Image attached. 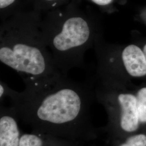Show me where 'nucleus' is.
I'll return each mask as SVG.
<instances>
[{
	"mask_svg": "<svg viewBox=\"0 0 146 146\" xmlns=\"http://www.w3.org/2000/svg\"><path fill=\"white\" fill-rule=\"evenodd\" d=\"M114 146H146V134L139 133L131 135L124 140L116 141Z\"/></svg>",
	"mask_w": 146,
	"mask_h": 146,
	"instance_id": "11",
	"label": "nucleus"
},
{
	"mask_svg": "<svg viewBox=\"0 0 146 146\" xmlns=\"http://www.w3.org/2000/svg\"><path fill=\"white\" fill-rule=\"evenodd\" d=\"M100 7L107 8L113 5L116 0H87Z\"/></svg>",
	"mask_w": 146,
	"mask_h": 146,
	"instance_id": "12",
	"label": "nucleus"
},
{
	"mask_svg": "<svg viewBox=\"0 0 146 146\" xmlns=\"http://www.w3.org/2000/svg\"><path fill=\"white\" fill-rule=\"evenodd\" d=\"M143 52H145V56H146V44L145 46V47H144V48H143Z\"/></svg>",
	"mask_w": 146,
	"mask_h": 146,
	"instance_id": "13",
	"label": "nucleus"
},
{
	"mask_svg": "<svg viewBox=\"0 0 146 146\" xmlns=\"http://www.w3.org/2000/svg\"><path fill=\"white\" fill-rule=\"evenodd\" d=\"M136 97L140 122L141 124H146V87L140 89Z\"/></svg>",
	"mask_w": 146,
	"mask_h": 146,
	"instance_id": "10",
	"label": "nucleus"
},
{
	"mask_svg": "<svg viewBox=\"0 0 146 146\" xmlns=\"http://www.w3.org/2000/svg\"><path fill=\"white\" fill-rule=\"evenodd\" d=\"M29 9H33V0H0V17L2 21Z\"/></svg>",
	"mask_w": 146,
	"mask_h": 146,
	"instance_id": "8",
	"label": "nucleus"
},
{
	"mask_svg": "<svg viewBox=\"0 0 146 146\" xmlns=\"http://www.w3.org/2000/svg\"><path fill=\"white\" fill-rule=\"evenodd\" d=\"M92 93L88 86L63 75L52 81L25 86L18 92L0 84V100L8 98L20 121L33 131L75 142L96 136L89 108Z\"/></svg>",
	"mask_w": 146,
	"mask_h": 146,
	"instance_id": "1",
	"label": "nucleus"
},
{
	"mask_svg": "<svg viewBox=\"0 0 146 146\" xmlns=\"http://www.w3.org/2000/svg\"><path fill=\"white\" fill-rule=\"evenodd\" d=\"M121 59L126 72L134 78L146 75V58L143 50L134 44L125 47L121 54Z\"/></svg>",
	"mask_w": 146,
	"mask_h": 146,
	"instance_id": "6",
	"label": "nucleus"
},
{
	"mask_svg": "<svg viewBox=\"0 0 146 146\" xmlns=\"http://www.w3.org/2000/svg\"><path fill=\"white\" fill-rule=\"evenodd\" d=\"M43 37L53 60L65 75L70 69L83 66L86 52L94 40L92 20L82 8L80 0L49 11L40 25Z\"/></svg>",
	"mask_w": 146,
	"mask_h": 146,
	"instance_id": "3",
	"label": "nucleus"
},
{
	"mask_svg": "<svg viewBox=\"0 0 146 146\" xmlns=\"http://www.w3.org/2000/svg\"><path fill=\"white\" fill-rule=\"evenodd\" d=\"M42 13L29 9L2 21L0 61L19 74L25 86L51 82L63 75L44 41Z\"/></svg>",
	"mask_w": 146,
	"mask_h": 146,
	"instance_id": "2",
	"label": "nucleus"
},
{
	"mask_svg": "<svg viewBox=\"0 0 146 146\" xmlns=\"http://www.w3.org/2000/svg\"><path fill=\"white\" fill-rule=\"evenodd\" d=\"M19 146H81V143L32 131L22 133Z\"/></svg>",
	"mask_w": 146,
	"mask_h": 146,
	"instance_id": "7",
	"label": "nucleus"
},
{
	"mask_svg": "<svg viewBox=\"0 0 146 146\" xmlns=\"http://www.w3.org/2000/svg\"><path fill=\"white\" fill-rule=\"evenodd\" d=\"M71 0H33V9L46 13L67 5Z\"/></svg>",
	"mask_w": 146,
	"mask_h": 146,
	"instance_id": "9",
	"label": "nucleus"
},
{
	"mask_svg": "<svg viewBox=\"0 0 146 146\" xmlns=\"http://www.w3.org/2000/svg\"><path fill=\"white\" fill-rule=\"evenodd\" d=\"M103 100L110 111V130L115 137L123 134H131L137 131L140 120L137 108L135 95L131 93L120 92L98 93Z\"/></svg>",
	"mask_w": 146,
	"mask_h": 146,
	"instance_id": "4",
	"label": "nucleus"
},
{
	"mask_svg": "<svg viewBox=\"0 0 146 146\" xmlns=\"http://www.w3.org/2000/svg\"><path fill=\"white\" fill-rule=\"evenodd\" d=\"M17 116L13 108L1 104L0 146H19L21 132Z\"/></svg>",
	"mask_w": 146,
	"mask_h": 146,
	"instance_id": "5",
	"label": "nucleus"
}]
</instances>
